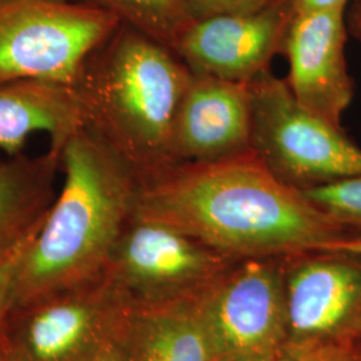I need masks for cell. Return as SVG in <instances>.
I'll use <instances>...</instances> for the list:
<instances>
[{"label":"cell","instance_id":"1","mask_svg":"<svg viewBox=\"0 0 361 361\" xmlns=\"http://www.w3.org/2000/svg\"><path fill=\"white\" fill-rule=\"evenodd\" d=\"M133 219L168 225L237 261L292 257L352 237L255 153L140 176Z\"/></svg>","mask_w":361,"mask_h":361},{"label":"cell","instance_id":"2","mask_svg":"<svg viewBox=\"0 0 361 361\" xmlns=\"http://www.w3.org/2000/svg\"><path fill=\"white\" fill-rule=\"evenodd\" d=\"M61 154L63 189L22 256L8 310L101 280L134 217L138 177L92 133L78 130Z\"/></svg>","mask_w":361,"mask_h":361},{"label":"cell","instance_id":"3","mask_svg":"<svg viewBox=\"0 0 361 361\" xmlns=\"http://www.w3.org/2000/svg\"><path fill=\"white\" fill-rule=\"evenodd\" d=\"M192 77L166 44L121 23L86 58L73 83L83 128L137 177L171 165L174 121Z\"/></svg>","mask_w":361,"mask_h":361},{"label":"cell","instance_id":"4","mask_svg":"<svg viewBox=\"0 0 361 361\" xmlns=\"http://www.w3.org/2000/svg\"><path fill=\"white\" fill-rule=\"evenodd\" d=\"M252 149L285 183L304 189L361 176V147L344 133L300 106L285 79L271 70L249 82Z\"/></svg>","mask_w":361,"mask_h":361},{"label":"cell","instance_id":"5","mask_svg":"<svg viewBox=\"0 0 361 361\" xmlns=\"http://www.w3.org/2000/svg\"><path fill=\"white\" fill-rule=\"evenodd\" d=\"M121 23L114 13L74 0H0V85H73L86 58Z\"/></svg>","mask_w":361,"mask_h":361},{"label":"cell","instance_id":"6","mask_svg":"<svg viewBox=\"0 0 361 361\" xmlns=\"http://www.w3.org/2000/svg\"><path fill=\"white\" fill-rule=\"evenodd\" d=\"M234 262L168 225L131 219L109 259L102 280L122 308L190 296Z\"/></svg>","mask_w":361,"mask_h":361},{"label":"cell","instance_id":"7","mask_svg":"<svg viewBox=\"0 0 361 361\" xmlns=\"http://www.w3.org/2000/svg\"><path fill=\"white\" fill-rule=\"evenodd\" d=\"M279 258L241 259L197 297L217 356L271 361L283 352L288 319Z\"/></svg>","mask_w":361,"mask_h":361},{"label":"cell","instance_id":"8","mask_svg":"<svg viewBox=\"0 0 361 361\" xmlns=\"http://www.w3.org/2000/svg\"><path fill=\"white\" fill-rule=\"evenodd\" d=\"M118 313L101 279L10 310L1 326L18 361H85L114 334Z\"/></svg>","mask_w":361,"mask_h":361},{"label":"cell","instance_id":"9","mask_svg":"<svg viewBox=\"0 0 361 361\" xmlns=\"http://www.w3.org/2000/svg\"><path fill=\"white\" fill-rule=\"evenodd\" d=\"M292 259L285 277V347L361 338L360 256L310 252Z\"/></svg>","mask_w":361,"mask_h":361},{"label":"cell","instance_id":"10","mask_svg":"<svg viewBox=\"0 0 361 361\" xmlns=\"http://www.w3.org/2000/svg\"><path fill=\"white\" fill-rule=\"evenodd\" d=\"M293 13L292 0H277L253 13L193 20L173 51L195 75L249 83L283 52Z\"/></svg>","mask_w":361,"mask_h":361},{"label":"cell","instance_id":"11","mask_svg":"<svg viewBox=\"0 0 361 361\" xmlns=\"http://www.w3.org/2000/svg\"><path fill=\"white\" fill-rule=\"evenodd\" d=\"M347 31L345 8L295 11L281 52L289 62L285 80L298 104L338 128L355 94Z\"/></svg>","mask_w":361,"mask_h":361},{"label":"cell","instance_id":"12","mask_svg":"<svg viewBox=\"0 0 361 361\" xmlns=\"http://www.w3.org/2000/svg\"><path fill=\"white\" fill-rule=\"evenodd\" d=\"M249 83L193 74L173 128L174 164H209L253 153Z\"/></svg>","mask_w":361,"mask_h":361},{"label":"cell","instance_id":"13","mask_svg":"<svg viewBox=\"0 0 361 361\" xmlns=\"http://www.w3.org/2000/svg\"><path fill=\"white\" fill-rule=\"evenodd\" d=\"M116 336L129 361H212L217 356L192 295L119 307Z\"/></svg>","mask_w":361,"mask_h":361},{"label":"cell","instance_id":"14","mask_svg":"<svg viewBox=\"0 0 361 361\" xmlns=\"http://www.w3.org/2000/svg\"><path fill=\"white\" fill-rule=\"evenodd\" d=\"M83 128V114L73 85L50 79H19L0 85V150L20 154L30 134L44 131L52 149Z\"/></svg>","mask_w":361,"mask_h":361},{"label":"cell","instance_id":"15","mask_svg":"<svg viewBox=\"0 0 361 361\" xmlns=\"http://www.w3.org/2000/svg\"><path fill=\"white\" fill-rule=\"evenodd\" d=\"M61 152L13 155L0 162V262L38 234L56 200Z\"/></svg>","mask_w":361,"mask_h":361},{"label":"cell","instance_id":"16","mask_svg":"<svg viewBox=\"0 0 361 361\" xmlns=\"http://www.w3.org/2000/svg\"><path fill=\"white\" fill-rule=\"evenodd\" d=\"M114 13L122 23L174 49L180 34L193 19L180 0H74Z\"/></svg>","mask_w":361,"mask_h":361},{"label":"cell","instance_id":"17","mask_svg":"<svg viewBox=\"0 0 361 361\" xmlns=\"http://www.w3.org/2000/svg\"><path fill=\"white\" fill-rule=\"evenodd\" d=\"M312 205L344 226L350 235H361V176L347 177L298 189Z\"/></svg>","mask_w":361,"mask_h":361},{"label":"cell","instance_id":"18","mask_svg":"<svg viewBox=\"0 0 361 361\" xmlns=\"http://www.w3.org/2000/svg\"><path fill=\"white\" fill-rule=\"evenodd\" d=\"M361 359V338L310 347H285L271 361H353Z\"/></svg>","mask_w":361,"mask_h":361},{"label":"cell","instance_id":"19","mask_svg":"<svg viewBox=\"0 0 361 361\" xmlns=\"http://www.w3.org/2000/svg\"><path fill=\"white\" fill-rule=\"evenodd\" d=\"M182 7L193 20L221 15L258 11L277 0H180Z\"/></svg>","mask_w":361,"mask_h":361},{"label":"cell","instance_id":"20","mask_svg":"<svg viewBox=\"0 0 361 361\" xmlns=\"http://www.w3.org/2000/svg\"><path fill=\"white\" fill-rule=\"evenodd\" d=\"M31 241L27 243L26 245L19 247L10 257L6 258L4 261L0 262V323L3 322V319H4V316L8 310L15 273H16V269L19 267V262L22 259V256H23L27 246L31 244Z\"/></svg>","mask_w":361,"mask_h":361},{"label":"cell","instance_id":"21","mask_svg":"<svg viewBox=\"0 0 361 361\" xmlns=\"http://www.w3.org/2000/svg\"><path fill=\"white\" fill-rule=\"evenodd\" d=\"M85 361H129V357L116 338V329L114 334L107 337L104 343L95 349L87 360Z\"/></svg>","mask_w":361,"mask_h":361},{"label":"cell","instance_id":"22","mask_svg":"<svg viewBox=\"0 0 361 361\" xmlns=\"http://www.w3.org/2000/svg\"><path fill=\"white\" fill-rule=\"evenodd\" d=\"M348 0H292V4L297 13H310V11H324L345 8Z\"/></svg>","mask_w":361,"mask_h":361},{"label":"cell","instance_id":"23","mask_svg":"<svg viewBox=\"0 0 361 361\" xmlns=\"http://www.w3.org/2000/svg\"><path fill=\"white\" fill-rule=\"evenodd\" d=\"M317 252H332V253H344L350 256H360L361 257V235H353L348 238H341L334 243H329Z\"/></svg>","mask_w":361,"mask_h":361},{"label":"cell","instance_id":"24","mask_svg":"<svg viewBox=\"0 0 361 361\" xmlns=\"http://www.w3.org/2000/svg\"><path fill=\"white\" fill-rule=\"evenodd\" d=\"M348 31L361 43V0H355L347 18Z\"/></svg>","mask_w":361,"mask_h":361},{"label":"cell","instance_id":"25","mask_svg":"<svg viewBox=\"0 0 361 361\" xmlns=\"http://www.w3.org/2000/svg\"><path fill=\"white\" fill-rule=\"evenodd\" d=\"M212 361H256L252 359H246V357H241V356H232V355H219L216 356Z\"/></svg>","mask_w":361,"mask_h":361},{"label":"cell","instance_id":"26","mask_svg":"<svg viewBox=\"0 0 361 361\" xmlns=\"http://www.w3.org/2000/svg\"><path fill=\"white\" fill-rule=\"evenodd\" d=\"M6 353H7V345H6V338H4V334H3V326L0 323V361H3Z\"/></svg>","mask_w":361,"mask_h":361},{"label":"cell","instance_id":"27","mask_svg":"<svg viewBox=\"0 0 361 361\" xmlns=\"http://www.w3.org/2000/svg\"><path fill=\"white\" fill-rule=\"evenodd\" d=\"M7 345V344H6ZM3 361H18L15 357H13V355H10L8 353V350H7V353H6V356H4V359H3Z\"/></svg>","mask_w":361,"mask_h":361},{"label":"cell","instance_id":"28","mask_svg":"<svg viewBox=\"0 0 361 361\" xmlns=\"http://www.w3.org/2000/svg\"><path fill=\"white\" fill-rule=\"evenodd\" d=\"M353 361H361V359H357V360H353Z\"/></svg>","mask_w":361,"mask_h":361}]
</instances>
